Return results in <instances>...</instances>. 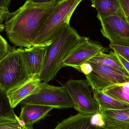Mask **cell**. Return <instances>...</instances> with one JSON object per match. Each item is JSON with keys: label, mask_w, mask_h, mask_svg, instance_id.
<instances>
[{"label": "cell", "mask_w": 129, "mask_h": 129, "mask_svg": "<svg viewBox=\"0 0 129 129\" xmlns=\"http://www.w3.org/2000/svg\"><path fill=\"white\" fill-rule=\"evenodd\" d=\"M64 86L73 100L74 108L79 113L87 115L101 114L99 106L92 95L93 90L86 79L71 80Z\"/></svg>", "instance_id": "6"}, {"label": "cell", "mask_w": 129, "mask_h": 129, "mask_svg": "<svg viewBox=\"0 0 129 129\" xmlns=\"http://www.w3.org/2000/svg\"><path fill=\"white\" fill-rule=\"evenodd\" d=\"M35 4H43L52 3L57 1V0H27Z\"/></svg>", "instance_id": "26"}, {"label": "cell", "mask_w": 129, "mask_h": 129, "mask_svg": "<svg viewBox=\"0 0 129 129\" xmlns=\"http://www.w3.org/2000/svg\"><path fill=\"white\" fill-rule=\"evenodd\" d=\"M24 126L19 118H0V129H23Z\"/></svg>", "instance_id": "20"}, {"label": "cell", "mask_w": 129, "mask_h": 129, "mask_svg": "<svg viewBox=\"0 0 129 129\" xmlns=\"http://www.w3.org/2000/svg\"><path fill=\"white\" fill-rule=\"evenodd\" d=\"M120 8L123 11L129 22V0H119Z\"/></svg>", "instance_id": "23"}, {"label": "cell", "mask_w": 129, "mask_h": 129, "mask_svg": "<svg viewBox=\"0 0 129 129\" xmlns=\"http://www.w3.org/2000/svg\"><path fill=\"white\" fill-rule=\"evenodd\" d=\"M82 38L70 23L62 26L47 45L43 68L37 77L41 82L46 83L53 80L58 71L64 67L63 61L65 58Z\"/></svg>", "instance_id": "2"}, {"label": "cell", "mask_w": 129, "mask_h": 129, "mask_svg": "<svg viewBox=\"0 0 129 129\" xmlns=\"http://www.w3.org/2000/svg\"><path fill=\"white\" fill-rule=\"evenodd\" d=\"M101 125H102V124H101ZM101 125H100V126H99V129H105L104 128H103V127H102V126ZM126 129H129V128Z\"/></svg>", "instance_id": "29"}, {"label": "cell", "mask_w": 129, "mask_h": 129, "mask_svg": "<svg viewBox=\"0 0 129 129\" xmlns=\"http://www.w3.org/2000/svg\"><path fill=\"white\" fill-rule=\"evenodd\" d=\"M109 47L114 51L121 55L124 59L129 62V47L120 46L110 44Z\"/></svg>", "instance_id": "21"}, {"label": "cell", "mask_w": 129, "mask_h": 129, "mask_svg": "<svg viewBox=\"0 0 129 129\" xmlns=\"http://www.w3.org/2000/svg\"><path fill=\"white\" fill-rule=\"evenodd\" d=\"M41 82L37 77H32L6 92L12 108H15L22 101L34 93Z\"/></svg>", "instance_id": "13"}, {"label": "cell", "mask_w": 129, "mask_h": 129, "mask_svg": "<svg viewBox=\"0 0 129 129\" xmlns=\"http://www.w3.org/2000/svg\"><path fill=\"white\" fill-rule=\"evenodd\" d=\"M18 119L6 92L0 88V118Z\"/></svg>", "instance_id": "19"}, {"label": "cell", "mask_w": 129, "mask_h": 129, "mask_svg": "<svg viewBox=\"0 0 129 129\" xmlns=\"http://www.w3.org/2000/svg\"><path fill=\"white\" fill-rule=\"evenodd\" d=\"M21 107L19 118L25 126H33L34 123L43 119L54 108L52 107L36 105H25Z\"/></svg>", "instance_id": "14"}, {"label": "cell", "mask_w": 129, "mask_h": 129, "mask_svg": "<svg viewBox=\"0 0 129 129\" xmlns=\"http://www.w3.org/2000/svg\"><path fill=\"white\" fill-rule=\"evenodd\" d=\"M9 51L7 42L0 34V60L7 54Z\"/></svg>", "instance_id": "22"}, {"label": "cell", "mask_w": 129, "mask_h": 129, "mask_svg": "<svg viewBox=\"0 0 129 129\" xmlns=\"http://www.w3.org/2000/svg\"><path fill=\"white\" fill-rule=\"evenodd\" d=\"M97 17L101 22V33L110 44L129 47V22L121 8L111 16Z\"/></svg>", "instance_id": "7"}, {"label": "cell", "mask_w": 129, "mask_h": 129, "mask_svg": "<svg viewBox=\"0 0 129 129\" xmlns=\"http://www.w3.org/2000/svg\"><path fill=\"white\" fill-rule=\"evenodd\" d=\"M47 45H35L23 49V56L31 77L38 76L42 70Z\"/></svg>", "instance_id": "11"}, {"label": "cell", "mask_w": 129, "mask_h": 129, "mask_svg": "<svg viewBox=\"0 0 129 129\" xmlns=\"http://www.w3.org/2000/svg\"><path fill=\"white\" fill-rule=\"evenodd\" d=\"M82 1L59 0L56 7L39 31L33 46L49 45L59 29L65 23H70L71 16Z\"/></svg>", "instance_id": "4"}, {"label": "cell", "mask_w": 129, "mask_h": 129, "mask_svg": "<svg viewBox=\"0 0 129 129\" xmlns=\"http://www.w3.org/2000/svg\"><path fill=\"white\" fill-rule=\"evenodd\" d=\"M105 49L102 45L82 36L81 41L67 56L63 61L64 67H71L80 71L82 65L102 52Z\"/></svg>", "instance_id": "9"}, {"label": "cell", "mask_w": 129, "mask_h": 129, "mask_svg": "<svg viewBox=\"0 0 129 129\" xmlns=\"http://www.w3.org/2000/svg\"><path fill=\"white\" fill-rule=\"evenodd\" d=\"M91 6L97 10L98 15L104 17L115 13L120 8L119 0H91Z\"/></svg>", "instance_id": "17"}, {"label": "cell", "mask_w": 129, "mask_h": 129, "mask_svg": "<svg viewBox=\"0 0 129 129\" xmlns=\"http://www.w3.org/2000/svg\"><path fill=\"white\" fill-rule=\"evenodd\" d=\"M88 62L91 70L85 75L93 91H102L113 85L129 82V77L117 69L104 64Z\"/></svg>", "instance_id": "8"}, {"label": "cell", "mask_w": 129, "mask_h": 129, "mask_svg": "<svg viewBox=\"0 0 129 129\" xmlns=\"http://www.w3.org/2000/svg\"><path fill=\"white\" fill-rule=\"evenodd\" d=\"M25 105H36L54 108H74L73 100L64 85L56 86L41 82L35 92L20 103Z\"/></svg>", "instance_id": "5"}, {"label": "cell", "mask_w": 129, "mask_h": 129, "mask_svg": "<svg viewBox=\"0 0 129 129\" xmlns=\"http://www.w3.org/2000/svg\"><path fill=\"white\" fill-rule=\"evenodd\" d=\"M102 126L105 129L129 128V108L101 110Z\"/></svg>", "instance_id": "12"}, {"label": "cell", "mask_w": 129, "mask_h": 129, "mask_svg": "<svg viewBox=\"0 0 129 129\" xmlns=\"http://www.w3.org/2000/svg\"><path fill=\"white\" fill-rule=\"evenodd\" d=\"M114 52H115L117 57L120 61V62L122 63L123 67L125 68V69L126 70L127 72L129 74V62L126 60L125 59H124L121 55H120L119 54L115 52V51H114Z\"/></svg>", "instance_id": "25"}, {"label": "cell", "mask_w": 129, "mask_h": 129, "mask_svg": "<svg viewBox=\"0 0 129 129\" xmlns=\"http://www.w3.org/2000/svg\"><path fill=\"white\" fill-rule=\"evenodd\" d=\"M10 13L8 7L0 5V24L5 20Z\"/></svg>", "instance_id": "24"}, {"label": "cell", "mask_w": 129, "mask_h": 129, "mask_svg": "<svg viewBox=\"0 0 129 129\" xmlns=\"http://www.w3.org/2000/svg\"><path fill=\"white\" fill-rule=\"evenodd\" d=\"M102 124L101 114L87 115L79 113L63 120L54 129H99Z\"/></svg>", "instance_id": "10"}, {"label": "cell", "mask_w": 129, "mask_h": 129, "mask_svg": "<svg viewBox=\"0 0 129 129\" xmlns=\"http://www.w3.org/2000/svg\"><path fill=\"white\" fill-rule=\"evenodd\" d=\"M89 61L109 66L122 72L129 77V74L117 58L114 51H111L109 54L104 52L100 53Z\"/></svg>", "instance_id": "16"}, {"label": "cell", "mask_w": 129, "mask_h": 129, "mask_svg": "<svg viewBox=\"0 0 129 129\" xmlns=\"http://www.w3.org/2000/svg\"><path fill=\"white\" fill-rule=\"evenodd\" d=\"M59 1L48 4L33 3L26 0L5 20V32L10 41L21 47L33 46L39 31L56 7Z\"/></svg>", "instance_id": "1"}, {"label": "cell", "mask_w": 129, "mask_h": 129, "mask_svg": "<svg viewBox=\"0 0 129 129\" xmlns=\"http://www.w3.org/2000/svg\"><path fill=\"white\" fill-rule=\"evenodd\" d=\"M11 3V0H0V5L8 7Z\"/></svg>", "instance_id": "27"}, {"label": "cell", "mask_w": 129, "mask_h": 129, "mask_svg": "<svg viewBox=\"0 0 129 129\" xmlns=\"http://www.w3.org/2000/svg\"><path fill=\"white\" fill-rule=\"evenodd\" d=\"M33 126H25L24 125L23 129H33Z\"/></svg>", "instance_id": "28"}, {"label": "cell", "mask_w": 129, "mask_h": 129, "mask_svg": "<svg viewBox=\"0 0 129 129\" xmlns=\"http://www.w3.org/2000/svg\"><path fill=\"white\" fill-rule=\"evenodd\" d=\"M23 50L22 47L9 50L0 60V88L6 93L31 77L23 59Z\"/></svg>", "instance_id": "3"}, {"label": "cell", "mask_w": 129, "mask_h": 129, "mask_svg": "<svg viewBox=\"0 0 129 129\" xmlns=\"http://www.w3.org/2000/svg\"><path fill=\"white\" fill-rule=\"evenodd\" d=\"M102 92L129 104V82L113 85L107 87Z\"/></svg>", "instance_id": "18"}, {"label": "cell", "mask_w": 129, "mask_h": 129, "mask_svg": "<svg viewBox=\"0 0 129 129\" xmlns=\"http://www.w3.org/2000/svg\"><path fill=\"white\" fill-rule=\"evenodd\" d=\"M93 97L101 110H118L129 108V104L110 96L102 91H94Z\"/></svg>", "instance_id": "15"}]
</instances>
